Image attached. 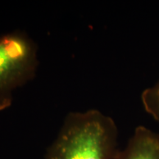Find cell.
<instances>
[{"label": "cell", "instance_id": "277c9868", "mask_svg": "<svg viewBox=\"0 0 159 159\" xmlns=\"http://www.w3.org/2000/svg\"><path fill=\"white\" fill-rule=\"evenodd\" d=\"M141 98L145 111L159 123V81L145 89Z\"/></svg>", "mask_w": 159, "mask_h": 159}, {"label": "cell", "instance_id": "6da1fadb", "mask_svg": "<svg viewBox=\"0 0 159 159\" xmlns=\"http://www.w3.org/2000/svg\"><path fill=\"white\" fill-rule=\"evenodd\" d=\"M118 134L114 119L99 111L71 113L44 159H114Z\"/></svg>", "mask_w": 159, "mask_h": 159}, {"label": "cell", "instance_id": "3957f363", "mask_svg": "<svg viewBox=\"0 0 159 159\" xmlns=\"http://www.w3.org/2000/svg\"><path fill=\"white\" fill-rule=\"evenodd\" d=\"M114 159H159V133L138 126Z\"/></svg>", "mask_w": 159, "mask_h": 159}, {"label": "cell", "instance_id": "7a4b0ae2", "mask_svg": "<svg viewBox=\"0 0 159 159\" xmlns=\"http://www.w3.org/2000/svg\"><path fill=\"white\" fill-rule=\"evenodd\" d=\"M38 64L33 42L21 33L0 37V111L12 102V91L33 77Z\"/></svg>", "mask_w": 159, "mask_h": 159}]
</instances>
